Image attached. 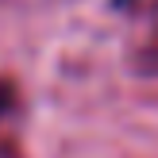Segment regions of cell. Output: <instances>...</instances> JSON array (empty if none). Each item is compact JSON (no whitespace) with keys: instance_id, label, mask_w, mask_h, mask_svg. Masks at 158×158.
I'll return each instance as SVG.
<instances>
[{"instance_id":"obj_1","label":"cell","mask_w":158,"mask_h":158,"mask_svg":"<svg viewBox=\"0 0 158 158\" xmlns=\"http://www.w3.org/2000/svg\"><path fill=\"white\" fill-rule=\"evenodd\" d=\"M12 108H15V85L8 81V77H0V120H4Z\"/></svg>"}]
</instances>
